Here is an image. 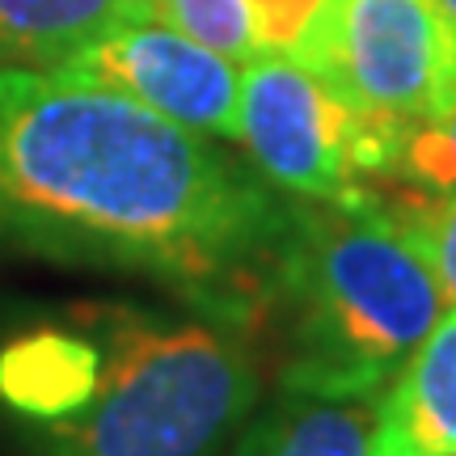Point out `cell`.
<instances>
[{
    "label": "cell",
    "mask_w": 456,
    "mask_h": 456,
    "mask_svg": "<svg viewBox=\"0 0 456 456\" xmlns=\"http://www.w3.org/2000/svg\"><path fill=\"white\" fill-rule=\"evenodd\" d=\"M288 203L199 131L64 72L0 68V249L131 271L254 338Z\"/></svg>",
    "instance_id": "obj_1"
},
{
    "label": "cell",
    "mask_w": 456,
    "mask_h": 456,
    "mask_svg": "<svg viewBox=\"0 0 456 456\" xmlns=\"http://www.w3.org/2000/svg\"><path fill=\"white\" fill-rule=\"evenodd\" d=\"M444 292L372 191L296 199L266 275L254 338L279 393L372 397L431 334Z\"/></svg>",
    "instance_id": "obj_2"
},
{
    "label": "cell",
    "mask_w": 456,
    "mask_h": 456,
    "mask_svg": "<svg viewBox=\"0 0 456 456\" xmlns=\"http://www.w3.org/2000/svg\"><path fill=\"white\" fill-rule=\"evenodd\" d=\"M98 376L77 406L26 427V456H220L258 406L254 338L212 317L89 305Z\"/></svg>",
    "instance_id": "obj_3"
},
{
    "label": "cell",
    "mask_w": 456,
    "mask_h": 456,
    "mask_svg": "<svg viewBox=\"0 0 456 456\" xmlns=\"http://www.w3.org/2000/svg\"><path fill=\"white\" fill-rule=\"evenodd\" d=\"M292 60L355 114L402 131L456 114V26L436 0H330Z\"/></svg>",
    "instance_id": "obj_4"
},
{
    "label": "cell",
    "mask_w": 456,
    "mask_h": 456,
    "mask_svg": "<svg viewBox=\"0 0 456 456\" xmlns=\"http://www.w3.org/2000/svg\"><path fill=\"white\" fill-rule=\"evenodd\" d=\"M241 68L237 140L262 178L296 199H342L355 191V110L292 55L258 51Z\"/></svg>",
    "instance_id": "obj_5"
},
{
    "label": "cell",
    "mask_w": 456,
    "mask_h": 456,
    "mask_svg": "<svg viewBox=\"0 0 456 456\" xmlns=\"http://www.w3.org/2000/svg\"><path fill=\"white\" fill-rule=\"evenodd\" d=\"M237 68L241 64L216 55L161 21H131L85 43L47 72L114 89L199 135L237 140V102H241Z\"/></svg>",
    "instance_id": "obj_6"
},
{
    "label": "cell",
    "mask_w": 456,
    "mask_h": 456,
    "mask_svg": "<svg viewBox=\"0 0 456 456\" xmlns=\"http://www.w3.org/2000/svg\"><path fill=\"white\" fill-rule=\"evenodd\" d=\"M456 452V309L440 313L393 385L376 397L372 456Z\"/></svg>",
    "instance_id": "obj_7"
},
{
    "label": "cell",
    "mask_w": 456,
    "mask_h": 456,
    "mask_svg": "<svg viewBox=\"0 0 456 456\" xmlns=\"http://www.w3.org/2000/svg\"><path fill=\"white\" fill-rule=\"evenodd\" d=\"M376 397L279 393L241 427L232 456H372Z\"/></svg>",
    "instance_id": "obj_8"
},
{
    "label": "cell",
    "mask_w": 456,
    "mask_h": 456,
    "mask_svg": "<svg viewBox=\"0 0 456 456\" xmlns=\"http://www.w3.org/2000/svg\"><path fill=\"white\" fill-rule=\"evenodd\" d=\"M131 21H152V0H0V68H55Z\"/></svg>",
    "instance_id": "obj_9"
},
{
    "label": "cell",
    "mask_w": 456,
    "mask_h": 456,
    "mask_svg": "<svg viewBox=\"0 0 456 456\" xmlns=\"http://www.w3.org/2000/svg\"><path fill=\"white\" fill-rule=\"evenodd\" d=\"M376 199L389 212L393 224L406 232V241L423 254V262L440 283L444 300L456 305V191L419 195V186H414V191H402V195Z\"/></svg>",
    "instance_id": "obj_10"
},
{
    "label": "cell",
    "mask_w": 456,
    "mask_h": 456,
    "mask_svg": "<svg viewBox=\"0 0 456 456\" xmlns=\"http://www.w3.org/2000/svg\"><path fill=\"white\" fill-rule=\"evenodd\" d=\"M152 21L195 38L232 64H249L258 55L245 0H152Z\"/></svg>",
    "instance_id": "obj_11"
},
{
    "label": "cell",
    "mask_w": 456,
    "mask_h": 456,
    "mask_svg": "<svg viewBox=\"0 0 456 456\" xmlns=\"http://www.w3.org/2000/svg\"><path fill=\"white\" fill-rule=\"evenodd\" d=\"M393 178L423 191H456V114L410 131L393 165Z\"/></svg>",
    "instance_id": "obj_12"
},
{
    "label": "cell",
    "mask_w": 456,
    "mask_h": 456,
    "mask_svg": "<svg viewBox=\"0 0 456 456\" xmlns=\"http://www.w3.org/2000/svg\"><path fill=\"white\" fill-rule=\"evenodd\" d=\"M245 9H249V30L258 51L300 55L330 0H245Z\"/></svg>",
    "instance_id": "obj_13"
},
{
    "label": "cell",
    "mask_w": 456,
    "mask_h": 456,
    "mask_svg": "<svg viewBox=\"0 0 456 456\" xmlns=\"http://www.w3.org/2000/svg\"><path fill=\"white\" fill-rule=\"evenodd\" d=\"M436 4H440V9H444V17H448V21H452V26H456V0H436Z\"/></svg>",
    "instance_id": "obj_14"
},
{
    "label": "cell",
    "mask_w": 456,
    "mask_h": 456,
    "mask_svg": "<svg viewBox=\"0 0 456 456\" xmlns=\"http://www.w3.org/2000/svg\"><path fill=\"white\" fill-rule=\"evenodd\" d=\"M448 456H456V452H448Z\"/></svg>",
    "instance_id": "obj_15"
}]
</instances>
